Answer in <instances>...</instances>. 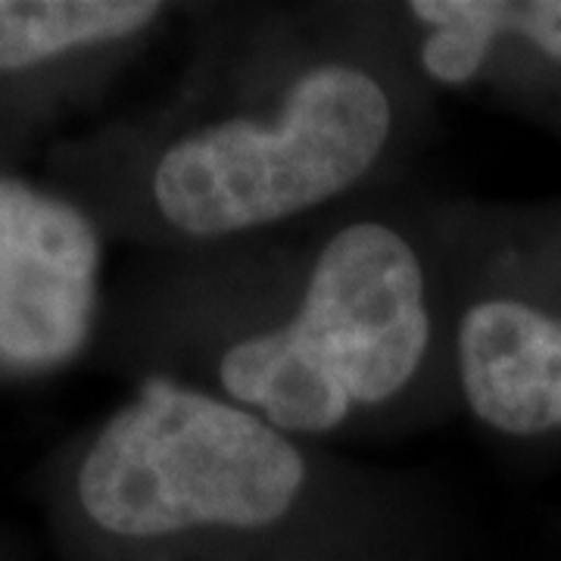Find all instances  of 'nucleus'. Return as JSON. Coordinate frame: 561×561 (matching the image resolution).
<instances>
[{
    "instance_id": "8",
    "label": "nucleus",
    "mask_w": 561,
    "mask_h": 561,
    "mask_svg": "<svg viewBox=\"0 0 561 561\" xmlns=\"http://www.w3.org/2000/svg\"><path fill=\"white\" fill-rule=\"evenodd\" d=\"M431 546H434V542H427V546H415V549H402V552H390V556H381V559H371V561H434L431 559Z\"/></svg>"
},
{
    "instance_id": "7",
    "label": "nucleus",
    "mask_w": 561,
    "mask_h": 561,
    "mask_svg": "<svg viewBox=\"0 0 561 561\" xmlns=\"http://www.w3.org/2000/svg\"><path fill=\"white\" fill-rule=\"evenodd\" d=\"M397 13L437 98H478L561 140V0H402Z\"/></svg>"
},
{
    "instance_id": "1",
    "label": "nucleus",
    "mask_w": 561,
    "mask_h": 561,
    "mask_svg": "<svg viewBox=\"0 0 561 561\" xmlns=\"http://www.w3.org/2000/svg\"><path fill=\"white\" fill-rule=\"evenodd\" d=\"M165 94L57 140L44 179L110 243L181 253L405 187L437 94L397 0L194 3Z\"/></svg>"
},
{
    "instance_id": "3",
    "label": "nucleus",
    "mask_w": 561,
    "mask_h": 561,
    "mask_svg": "<svg viewBox=\"0 0 561 561\" xmlns=\"http://www.w3.org/2000/svg\"><path fill=\"white\" fill-rule=\"evenodd\" d=\"M76 561H371L427 546L415 471L350 459L234 402L140 378L44 471Z\"/></svg>"
},
{
    "instance_id": "4",
    "label": "nucleus",
    "mask_w": 561,
    "mask_h": 561,
    "mask_svg": "<svg viewBox=\"0 0 561 561\" xmlns=\"http://www.w3.org/2000/svg\"><path fill=\"white\" fill-rule=\"evenodd\" d=\"M453 375L483 434L561 449V194L443 197Z\"/></svg>"
},
{
    "instance_id": "6",
    "label": "nucleus",
    "mask_w": 561,
    "mask_h": 561,
    "mask_svg": "<svg viewBox=\"0 0 561 561\" xmlns=\"http://www.w3.org/2000/svg\"><path fill=\"white\" fill-rule=\"evenodd\" d=\"M191 3L0 0V169L119 84Z\"/></svg>"
},
{
    "instance_id": "5",
    "label": "nucleus",
    "mask_w": 561,
    "mask_h": 561,
    "mask_svg": "<svg viewBox=\"0 0 561 561\" xmlns=\"http://www.w3.org/2000/svg\"><path fill=\"white\" fill-rule=\"evenodd\" d=\"M106 247L76 197L0 169V387L54 378L98 346Z\"/></svg>"
},
{
    "instance_id": "2",
    "label": "nucleus",
    "mask_w": 561,
    "mask_h": 561,
    "mask_svg": "<svg viewBox=\"0 0 561 561\" xmlns=\"http://www.w3.org/2000/svg\"><path fill=\"white\" fill-rule=\"evenodd\" d=\"M122 371L300 440H400L459 415L440 194L343 203L243 241L140 253L106 297Z\"/></svg>"
}]
</instances>
